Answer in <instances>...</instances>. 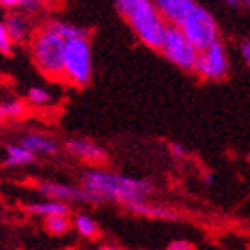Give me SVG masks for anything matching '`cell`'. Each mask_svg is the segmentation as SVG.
<instances>
[{
    "mask_svg": "<svg viewBox=\"0 0 250 250\" xmlns=\"http://www.w3.org/2000/svg\"><path fill=\"white\" fill-rule=\"evenodd\" d=\"M181 32L184 34L189 45H191L197 52H202L206 48L214 43L218 38V23L214 20V16L209 13L206 7L195 4L189 13L186 15V18L183 20V23L179 25Z\"/></svg>",
    "mask_w": 250,
    "mask_h": 250,
    "instance_id": "277c9868",
    "label": "cell"
},
{
    "mask_svg": "<svg viewBox=\"0 0 250 250\" xmlns=\"http://www.w3.org/2000/svg\"><path fill=\"white\" fill-rule=\"evenodd\" d=\"M83 189L104 200H113L122 206L145 200L154 191V184L146 179L127 177L122 173L89 170L83 173Z\"/></svg>",
    "mask_w": 250,
    "mask_h": 250,
    "instance_id": "6da1fadb",
    "label": "cell"
},
{
    "mask_svg": "<svg viewBox=\"0 0 250 250\" xmlns=\"http://www.w3.org/2000/svg\"><path fill=\"white\" fill-rule=\"evenodd\" d=\"M25 150H29L31 154H58L59 146L52 138L42 134H27L20 143Z\"/></svg>",
    "mask_w": 250,
    "mask_h": 250,
    "instance_id": "5bb4252c",
    "label": "cell"
},
{
    "mask_svg": "<svg viewBox=\"0 0 250 250\" xmlns=\"http://www.w3.org/2000/svg\"><path fill=\"white\" fill-rule=\"evenodd\" d=\"M195 72L206 81H222L229 73V58L225 52L224 43L216 40L206 50L197 54Z\"/></svg>",
    "mask_w": 250,
    "mask_h": 250,
    "instance_id": "52a82bcc",
    "label": "cell"
},
{
    "mask_svg": "<svg viewBox=\"0 0 250 250\" xmlns=\"http://www.w3.org/2000/svg\"><path fill=\"white\" fill-rule=\"evenodd\" d=\"M159 50L175 66L183 68V70H193L195 68V61H197L198 52L189 45V42L184 38V34L181 32L179 27L167 25Z\"/></svg>",
    "mask_w": 250,
    "mask_h": 250,
    "instance_id": "8992f818",
    "label": "cell"
},
{
    "mask_svg": "<svg viewBox=\"0 0 250 250\" xmlns=\"http://www.w3.org/2000/svg\"><path fill=\"white\" fill-rule=\"evenodd\" d=\"M227 5H230V7H238V2H227Z\"/></svg>",
    "mask_w": 250,
    "mask_h": 250,
    "instance_id": "83f0119b",
    "label": "cell"
},
{
    "mask_svg": "<svg viewBox=\"0 0 250 250\" xmlns=\"http://www.w3.org/2000/svg\"><path fill=\"white\" fill-rule=\"evenodd\" d=\"M115 7L129 21L132 31L138 34V38L146 47L154 50L161 48L167 23L159 16L156 5L148 0H118Z\"/></svg>",
    "mask_w": 250,
    "mask_h": 250,
    "instance_id": "7a4b0ae2",
    "label": "cell"
},
{
    "mask_svg": "<svg viewBox=\"0 0 250 250\" xmlns=\"http://www.w3.org/2000/svg\"><path fill=\"white\" fill-rule=\"evenodd\" d=\"M5 157L4 165L5 167H21V165H29V163H34L36 156L31 154L29 150H25L21 145H9L5 148Z\"/></svg>",
    "mask_w": 250,
    "mask_h": 250,
    "instance_id": "2e32d148",
    "label": "cell"
},
{
    "mask_svg": "<svg viewBox=\"0 0 250 250\" xmlns=\"http://www.w3.org/2000/svg\"><path fill=\"white\" fill-rule=\"evenodd\" d=\"M75 229L84 238H95V236L99 234V225L88 214H77L75 216Z\"/></svg>",
    "mask_w": 250,
    "mask_h": 250,
    "instance_id": "ac0fdd59",
    "label": "cell"
},
{
    "mask_svg": "<svg viewBox=\"0 0 250 250\" xmlns=\"http://www.w3.org/2000/svg\"><path fill=\"white\" fill-rule=\"evenodd\" d=\"M0 113L2 116H9V118H16L25 113V104L21 100H7L4 104H0Z\"/></svg>",
    "mask_w": 250,
    "mask_h": 250,
    "instance_id": "d6986e66",
    "label": "cell"
},
{
    "mask_svg": "<svg viewBox=\"0 0 250 250\" xmlns=\"http://www.w3.org/2000/svg\"><path fill=\"white\" fill-rule=\"evenodd\" d=\"M40 193H43L45 197H50L52 200L58 202H91V204H100L99 197H95L91 193H88L83 188L75 186H66V184H58V183H40L38 186Z\"/></svg>",
    "mask_w": 250,
    "mask_h": 250,
    "instance_id": "ba28073f",
    "label": "cell"
},
{
    "mask_svg": "<svg viewBox=\"0 0 250 250\" xmlns=\"http://www.w3.org/2000/svg\"><path fill=\"white\" fill-rule=\"evenodd\" d=\"M99 250H122V249H118V247H102Z\"/></svg>",
    "mask_w": 250,
    "mask_h": 250,
    "instance_id": "4316f807",
    "label": "cell"
},
{
    "mask_svg": "<svg viewBox=\"0 0 250 250\" xmlns=\"http://www.w3.org/2000/svg\"><path fill=\"white\" fill-rule=\"evenodd\" d=\"M62 77L75 86L91 79V45L88 40H68L62 47Z\"/></svg>",
    "mask_w": 250,
    "mask_h": 250,
    "instance_id": "5b68a950",
    "label": "cell"
},
{
    "mask_svg": "<svg viewBox=\"0 0 250 250\" xmlns=\"http://www.w3.org/2000/svg\"><path fill=\"white\" fill-rule=\"evenodd\" d=\"M42 7V2L38 0H18V11H27V13H36Z\"/></svg>",
    "mask_w": 250,
    "mask_h": 250,
    "instance_id": "7402d4cb",
    "label": "cell"
},
{
    "mask_svg": "<svg viewBox=\"0 0 250 250\" xmlns=\"http://www.w3.org/2000/svg\"><path fill=\"white\" fill-rule=\"evenodd\" d=\"M45 227L50 234L54 236H61L66 234L68 230L72 229V222L68 216H61V214H56V216H47L45 220Z\"/></svg>",
    "mask_w": 250,
    "mask_h": 250,
    "instance_id": "e0dca14e",
    "label": "cell"
},
{
    "mask_svg": "<svg viewBox=\"0 0 250 250\" xmlns=\"http://www.w3.org/2000/svg\"><path fill=\"white\" fill-rule=\"evenodd\" d=\"M66 148L70 154H73L79 159L88 163H102L107 157L104 148H100L99 145H95L93 141H88V140H79V138L70 140L66 143Z\"/></svg>",
    "mask_w": 250,
    "mask_h": 250,
    "instance_id": "7c38bea8",
    "label": "cell"
},
{
    "mask_svg": "<svg viewBox=\"0 0 250 250\" xmlns=\"http://www.w3.org/2000/svg\"><path fill=\"white\" fill-rule=\"evenodd\" d=\"M43 29H47V31H50L58 38H61L62 42H68V40H88V31L86 29L72 25V23H66V21L61 20L47 21L43 25Z\"/></svg>",
    "mask_w": 250,
    "mask_h": 250,
    "instance_id": "4fadbf2b",
    "label": "cell"
},
{
    "mask_svg": "<svg viewBox=\"0 0 250 250\" xmlns=\"http://www.w3.org/2000/svg\"><path fill=\"white\" fill-rule=\"evenodd\" d=\"M156 9L167 25L179 27L186 15L195 7L193 0H157Z\"/></svg>",
    "mask_w": 250,
    "mask_h": 250,
    "instance_id": "9c48e42d",
    "label": "cell"
},
{
    "mask_svg": "<svg viewBox=\"0 0 250 250\" xmlns=\"http://www.w3.org/2000/svg\"><path fill=\"white\" fill-rule=\"evenodd\" d=\"M4 27L7 31V36L13 43H23L27 42L32 34V27L29 21V16L21 11H11L4 18Z\"/></svg>",
    "mask_w": 250,
    "mask_h": 250,
    "instance_id": "30bf717a",
    "label": "cell"
},
{
    "mask_svg": "<svg viewBox=\"0 0 250 250\" xmlns=\"http://www.w3.org/2000/svg\"><path fill=\"white\" fill-rule=\"evenodd\" d=\"M0 52L7 54V56L13 52V42H11L9 36H7V31H5V27L2 21H0Z\"/></svg>",
    "mask_w": 250,
    "mask_h": 250,
    "instance_id": "44dd1931",
    "label": "cell"
},
{
    "mask_svg": "<svg viewBox=\"0 0 250 250\" xmlns=\"http://www.w3.org/2000/svg\"><path fill=\"white\" fill-rule=\"evenodd\" d=\"M204 183H206V184H213V173H208V175L204 177Z\"/></svg>",
    "mask_w": 250,
    "mask_h": 250,
    "instance_id": "484cf974",
    "label": "cell"
},
{
    "mask_svg": "<svg viewBox=\"0 0 250 250\" xmlns=\"http://www.w3.org/2000/svg\"><path fill=\"white\" fill-rule=\"evenodd\" d=\"M0 7H2V4H0Z\"/></svg>",
    "mask_w": 250,
    "mask_h": 250,
    "instance_id": "f546056e",
    "label": "cell"
},
{
    "mask_svg": "<svg viewBox=\"0 0 250 250\" xmlns=\"http://www.w3.org/2000/svg\"><path fill=\"white\" fill-rule=\"evenodd\" d=\"M170 150H172V154L175 157H184V156H186V148H184L181 143H172V145H170Z\"/></svg>",
    "mask_w": 250,
    "mask_h": 250,
    "instance_id": "d4e9b609",
    "label": "cell"
},
{
    "mask_svg": "<svg viewBox=\"0 0 250 250\" xmlns=\"http://www.w3.org/2000/svg\"><path fill=\"white\" fill-rule=\"evenodd\" d=\"M167 250H193V245L186 240H175L167 247Z\"/></svg>",
    "mask_w": 250,
    "mask_h": 250,
    "instance_id": "603a6c76",
    "label": "cell"
},
{
    "mask_svg": "<svg viewBox=\"0 0 250 250\" xmlns=\"http://www.w3.org/2000/svg\"><path fill=\"white\" fill-rule=\"evenodd\" d=\"M0 118H2V113H0Z\"/></svg>",
    "mask_w": 250,
    "mask_h": 250,
    "instance_id": "f1b7e54d",
    "label": "cell"
},
{
    "mask_svg": "<svg viewBox=\"0 0 250 250\" xmlns=\"http://www.w3.org/2000/svg\"><path fill=\"white\" fill-rule=\"evenodd\" d=\"M27 99H29V102L34 105H45L52 100V97H50V93H48L47 89L36 88V86H34V88H29Z\"/></svg>",
    "mask_w": 250,
    "mask_h": 250,
    "instance_id": "ffe728a7",
    "label": "cell"
},
{
    "mask_svg": "<svg viewBox=\"0 0 250 250\" xmlns=\"http://www.w3.org/2000/svg\"><path fill=\"white\" fill-rule=\"evenodd\" d=\"M27 211H31L34 214H42V216H68L70 214V206L64 202H58V200H48V202H38V204H29Z\"/></svg>",
    "mask_w": 250,
    "mask_h": 250,
    "instance_id": "9a60e30c",
    "label": "cell"
},
{
    "mask_svg": "<svg viewBox=\"0 0 250 250\" xmlns=\"http://www.w3.org/2000/svg\"><path fill=\"white\" fill-rule=\"evenodd\" d=\"M127 209H130L132 213L140 214V216H146V218L152 220H168V222H179L181 220V214L173 209L167 208V206H157V204L150 202H132L129 206H125Z\"/></svg>",
    "mask_w": 250,
    "mask_h": 250,
    "instance_id": "8fae6325",
    "label": "cell"
},
{
    "mask_svg": "<svg viewBox=\"0 0 250 250\" xmlns=\"http://www.w3.org/2000/svg\"><path fill=\"white\" fill-rule=\"evenodd\" d=\"M62 47H64V42L61 38L43 27L31 38L32 59L36 62V66L48 77H62Z\"/></svg>",
    "mask_w": 250,
    "mask_h": 250,
    "instance_id": "3957f363",
    "label": "cell"
},
{
    "mask_svg": "<svg viewBox=\"0 0 250 250\" xmlns=\"http://www.w3.org/2000/svg\"><path fill=\"white\" fill-rule=\"evenodd\" d=\"M240 52H241V58H243V61L249 62L250 61V42H249V40H243V42H241Z\"/></svg>",
    "mask_w": 250,
    "mask_h": 250,
    "instance_id": "cb8c5ba5",
    "label": "cell"
}]
</instances>
